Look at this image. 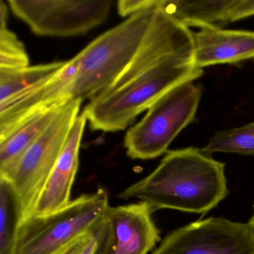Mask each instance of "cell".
<instances>
[{
    "instance_id": "3957f363",
    "label": "cell",
    "mask_w": 254,
    "mask_h": 254,
    "mask_svg": "<svg viewBox=\"0 0 254 254\" xmlns=\"http://www.w3.org/2000/svg\"><path fill=\"white\" fill-rule=\"evenodd\" d=\"M157 8V0H151L149 8L127 17L76 55L72 99H92L120 76L136 55Z\"/></svg>"
},
{
    "instance_id": "4fadbf2b",
    "label": "cell",
    "mask_w": 254,
    "mask_h": 254,
    "mask_svg": "<svg viewBox=\"0 0 254 254\" xmlns=\"http://www.w3.org/2000/svg\"><path fill=\"white\" fill-rule=\"evenodd\" d=\"M161 5L189 28L218 26L254 16V0H161Z\"/></svg>"
},
{
    "instance_id": "6da1fadb",
    "label": "cell",
    "mask_w": 254,
    "mask_h": 254,
    "mask_svg": "<svg viewBox=\"0 0 254 254\" xmlns=\"http://www.w3.org/2000/svg\"><path fill=\"white\" fill-rule=\"evenodd\" d=\"M228 194L225 164L201 149L189 147L167 151L150 175L119 196L145 202L154 212L171 209L204 215Z\"/></svg>"
},
{
    "instance_id": "9c48e42d",
    "label": "cell",
    "mask_w": 254,
    "mask_h": 254,
    "mask_svg": "<svg viewBox=\"0 0 254 254\" xmlns=\"http://www.w3.org/2000/svg\"><path fill=\"white\" fill-rule=\"evenodd\" d=\"M78 69L76 56L51 78L0 103V140L14 127L40 111L72 99V90Z\"/></svg>"
},
{
    "instance_id": "7c38bea8",
    "label": "cell",
    "mask_w": 254,
    "mask_h": 254,
    "mask_svg": "<svg viewBox=\"0 0 254 254\" xmlns=\"http://www.w3.org/2000/svg\"><path fill=\"white\" fill-rule=\"evenodd\" d=\"M193 32V63L203 69L214 65L254 62V31L224 29L219 26H200Z\"/></svg>"
},
{
    "instance_id": "30bf717a",
    "label": "cell",
    "mask_w": 254,
    "mask_h": 254,
    "mask_svg": "<svg viewBox=\"0 0 254 254\" xmlns=\"http://www.w3.org/2000/svg\"><path fill=\"white\" fill-rule=\"evenodd\" d=\"M152 208L145 203L110 206L105 214L109 236L105 254H147L160 240L152 219Z\"/></svg>"
},
{
    "instance_id": "44dd1931",
    "label": "cell",
    "mask_w": 254,
    "mask_h": 254,
    "mask_svg": "<svg viewBox=\"0 0 254 254\" xmlns=\"http://www.w3.org/2000/svg\"><path fill=\"white\" fill-rule=\"evenodd\" d=\"M248 224V225H249L250 228H251V231H252L253 234H254V212H253L252 216H251V218H250Z\"/></svg>"
},
{
    "instance_id": "277c9868",
    "label": "cell",
    "mask_w": 254,
    "mask_h": 254,
    "mask_svg": "<svg viewBox=\"0 0 254 254\" xmlns=\"http://www.w3.org/2000/svg\"><path fill=\"white\" fill-rule=\"evenodd\" d=\"M201 96V87L194 81L183 83L164 93L126 133L127 155L151 160L167 152L178 133L194 120Z\"/></svg>"
},
{
    "instance_id": "e0dca14e",
    "label": "cell",
    "mask_w": 254,
    "mask_h": 254,
    "mask_svg": "<svg viewBox=\"0 0 254 254\" xmlns=\"http://www.w3.org/2000/svg\"><path fill=\"white\" fill-rule=\"evenodd\" d=\"M201 150L209 155L221 152L254 156V121L216 132Z\"/></svg>"
},
{
    "instance_id": "8992f818",
    "label": "cell",
    "mask_w": 254,
    "mask_h": 254,
    "mask_svg": "<svg viewBox=\"0 0 254 254\" xmlns=\"http://www.w3.org/2000/svg\"><path fill=\"white\" fill-rule=\"evenodd\" d=\"M82 102L81 99H70L62 107L50 126L26 151L8 180L20 198L23 221L33 215L38 197L79 115Z\"/></svg>"
},
{
    "instance_id": "52a82bcc",
    "label": "cell",
    "mask_w": 254,
    "mask_h": 254,
    "mask_svg": "<svg viewBox=\"0 0 254 254\" xmlns=\"http://www.w3.org/2000/svg\"><path fill=\"white\" fill-rule=\"evenodd\" d=\"M16 17L40 36L83 35L103 23L112 0H8Z\"/></svg>"
},
{
    "instance_id": "ffe728a7",
    "label": "cell",
    "mask_w": 254,
    "mask_h": 254,
    "mask_svg": "<svg viewBox=\"0 0 254 254\" xmlns=\"http://www.w3.org/2000/svg\"><path fill=\"white\" fill-rule=\"evenodd\" d=\"M91 230L87 234L81 236L76 240L72 242V243L69 244L68 246H66V248H64L56 254H81V253L83 252L84 248L88 244L89 241H90V236H91Z\"/></svg>"
},
{
    "instance_id": "ac0fdd59",
    "label": "cell",
    "mask_w": 254,
    "mask_h": 254,
    "mask_svg": "<svg viewBox=\"0 0 254 254\" xmlns=\"http://www.w3.org/2000/svg\"><path fill=\"white\" fill-rule=\"evenodd\" d=\"M29 66L23 43L7 26H0V71H11Z\"/></svg>"
},
{
    "instance_id": "5b68a950",
    "label": "cell",
    "mask_w": 254,
    "mask_h": 254,
    "mask_svg": "<svg viewBox=\"0 0 254 254\" xmlns=\"http://www.w3.org/2000/svg\"><path fill=\"white\" fill-rule=\"evenodd\" d=\"M108 194L99 189L83 194L53 213L32 216L23 221L17 254H56L88 233L105 218Z\"/></svg>"
},
{
    "instance_id": "7a4b0ae2",
    "label": "cell",
    "mask_w": 254,
    "mask_h": 254,
    "mask_svg": "<svg viewBox=\"0 0 254 254\" xmlns=\"http://www.w3.org/2000/svg\"><path fill=\"white\" fill-rule=\"evenodd\" d=\"M203 69L194 67L193 56H175L139 74L119 88L90 99L84 113L93 130H123L159 98L183 83L200 78Z\"/></svg>"
},
{
    "instance_id": "5bb4252c",
    "label": "cell",
    "mask_w": 254,
    "mask_h": 254,
    "mask_svg": "<svg viewBox=\"0 0 254 254\" xmlns=\"http://www.w3.org/2000/svg\"><path fill=\"white\" fill-rule=\"evenodd\" d=\"M65 104L40 111L0 140V178H11L26 151L44 133Z\"/></svg>"
},
{
    "instance_id": "8fae6325",
    "label": "cell",
    "mask_w": 254,
    "mask_h": 254,
    "mask_svg": "<svg viewBox=\"0 0 254 254\" xmlns=\"http://www.w3.org/2000/svg\"><path fill=\"white\" fill-rule=\"evenodd\" d=\"M87 122L83 112L75 120L64 147L38 197L32 216L53 213L71 201V190L78 172L80 147Z\"/></svg>"
},
{
    "instance_id": "2e32d148",
    "label": "cell",
    "mask_w": 254,
    "mask_h": 254,
    "mask_svg": "<svg viewBox=\"0 0 254 254\" xmlns=\"http://www.w3.org/2000/svg\"><path fill=\"white\" fill-rule=\"evenodd\" d=\"M66 62L29 66L11 71H0V103L57 73Z\"/></svg>"
},
{
    "instance_id": "9a60e30c",
    "label": "cell",
    "mask_w": 254,
    "mask_h": 254,
    "mask_svg": "<svg viewBox=\"0 0 254 254\" xmlns=\"http://www.w3.org/2000/svg\"><path fill=\"white\" fill-rule=\"evenodd\" d=\"M22 221L21 203L14 187L0 178V254H17Z\"/></svg>"
},
{
    "instance_id": "d6986e66",
    "label": "cell",
    "mask_w": 254,
    "mask_h": 254,
    "mask_svg": "<svg viewBox=\"0 0 254 254\" xmlns=\"http://www.w3.org/2000/svg\"><path fill=\"white\" fill-rule=\"evenodd\" d=\"M108 236L109 226L105 216L92 229L90 241L81 254H105Z\"/></svg>"
},
{
    "instance_id": "ba28073f",
    "label": "cell",
    "mask_w": 254,
    "mask_h": 254,
    "mask_svg": "<svg viewBox=\"0 0 254 254\" xmlns=\"http://www.w3.org/2000/svg\"><path fill=\"white\" fill-rule=\"evenodd\" d=\"M152 254H254L248 223L206 218L173 230Z\"/></svg>"
}]
</instances>
